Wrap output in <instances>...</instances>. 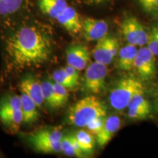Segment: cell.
<instances>
[{
    "instance_id": "obj_1",
    "label": "cell",
    "mask_w": 158,
    "mask_h": 158,
    "mask_svg": "<svg viewBox=\"0 0 158 158\" xmlns=\"http://www.w3.org/2000/svg\"><path fill=\"white\" fill-rule=\"evenodd\" d=\"M5 54L10 70L40 67L50 59L52 42L46 30L40 24H26L5 40Z\"/></svg>"
},
{
    "instance_id": "obj_2",
    "label": "cell",
    "mask_w": 158,
    "mask_h": 158,
    "mask_svg": "<svg viewBox=\"0 0 158 158\" xmlns=\"http://www.w3.org/2000/svg\"><path fill=\"white\" fill-rule=\"evenodd\" d=\"M106 114L107 110L103 103L96 97L88 96L81 99L70 108L68 120L71 124L84 127L94 118Z\"/></svg>"
},
{
    "instance_id": "obj_3",
    "label": "cell",
    "mask_w": 158,
    "mask_h": 158,
    "mask_svg": "<svg viewBox=\"0 0 158 158\" xmlns=\"http://www.w3.org/2000/svg\"><path fill=\"white\" fill-rule=\"evenodd\" d=\"M143 84L138 79L131 77L123 78L116 83L109 94L111 106L117 110H124L127 107L132 98L136 94L143 93Z\"/></svg>"
},
{
    "instance_id": "obj_4",
    "label": "cell",
    "mask_w": 158,
    "mask_h": 158,
    "mask_svg": "<svg viewBox=\"0 0 158 158\" xmlns=\"http://www.w3.org/2000/svg\"><path fill=\"white\" fill-rule=\"evenodd\" d=\"M107 74V65L98 62L90 64L86 68L84 76L86 90L92 94L101 93L105 89Z\"/></svg>"
},
{
    "instance_id": "obj_5",
    "label": "cell",
    "mask_w": 158,
    "mask_h": 158,
    "mask_svg": "<svg viewBox=\"0 0 158 158\" xmlns=\"http://www.w3.org/2000/svg\"><path fill=\"white\" fill-rule=\"evenodd\" d=\"M133 68L143 80H151L155 76V56L147 47L138 50Z\"/></svg>"
},
{
    "instance_id": "obj_6",
    "label": "cell",
    "mask_w": 158,
    "mask_h": 158,
    "mask_svg": "<svg viewBox=\"0 0 158 158\" xmlns=\"http://www.w3.org/2000/svg\"><path fill=\"white\" fill-rule=\"evenodd\" d=\"M68 64L81 71L87 68L90 62V53L87 47L83 45H71L66 51Z\"/></svg>"
},
{
    "instance_id": "obj_7",
    "label": "cell",
    "mask_w": 158,
    "mask_h": 158,
    "mask_svg": "<svg viewBox=\"0 0 158 158\" xmlns=\"http://www.w3.org/2000/svg\"><path fill=\"white\" fill-rule=\"evenodd\" d=\"M82 31L86 40H98L107 35L108 25L107 22L102 19L86 18L83 21Z\"/></svg>"
},
{
    "instance_id": "obj_8",
    "label": "cell",
    "mask_w": 158,
    "mask_h": 158,
    "mask_svg": "<svg viewBox=\"0 0 158 158\" xmlns=\"http://www.w3.org/2000/svg\"><path fill=\"white\" fill-rule=\"evenodd\" d=\"M56 20L59 24L62 25L71 34H78L82 31L83 22L80 19L78 12L71 6L68 5Z\"/></svg>"
},
{
    "instance_id": "obj_9",
    "label": "cell",
    "mask_w": 158,
    "mask_h": 158,
    "mask_svg": "<svg viewBox=\"0 0 158 158\" xmlns=\"http://www.w3.org/2000/svg\"><path fill=\"white\" fill-rule=\"evenodd\" d=\"M21 92L27 94L36 103L37 108H42L44 104V98L43 96L42 86L34 77L27 76L21 81L20 84Z\"/></svg>"
},
{
    "instance_id": "obj_10",
    "label": "cell",
    "mask_w": 158,
    "mask_h": 158,
    "mask_svg": "<svg viewBox=\"0 0 158 158\" xmlns=\"http://www.w3.org/2000/svg\"><path fill=\"white\" fill-rule=\"evenodd\" d=\"M121 127V120L116 116H110L106 118L101 131L96 135L97 143L99 147H104L110 141L114 135Z\"/></svg>"
},
{
    "instance_id": "obj_11",
    "label": "cell",
    "mask_w": 158,
    "mask_h": 158,
    "mask_svg": "<svg viewBox=\"0 0 158 158\" xmlns=\"http://www.w3.org/2000/svg\"><path fill=\"white\" fill-rule=\"evenodd\" d=\"M37 5L42 13L56 20L67 8L68 4L66 0H38Z\"/></svg>"
},
{
    "instance_id": "obj_12",
    "label": "cell",
    "mask_w": 158,
    "mask_h": 158,
    "mask_svg": "<svg viewBox=\"0 0 158 158\" xmlns=\"http://www.w3.org/2000/svg\"><path fill=\"white\" fill-rule=\"evenodd\" d=\"M97 41L98 42L93 49L94 60L105 65L109 64L114 59L110 51L109 36L106 35Z\"/></svg>"
},
{
    "instance_id": "obj_13",
    "label": "cell",
    "mask_w": 158,
    "mask_h": 158,
    "mask_svg": "<svg viewBox=\"0 0 158 158\" xmlns=\"http://www.w3.org/2000/svg\"><path fill=\"white\" fill-rule=\"evenodd\" d=\"M138 53L136 45L129 44L119 50L118 59V68L122 70H130L134 67V62Z\"/></svg>"
},
{
    "instance_id": "obj_14",
    "label": "cell",
    "mask_w": 158,
    "mask_h": 158,
    "mask_svg": "<svg viewBox=\"0 0 158 158\" xmlns=\"http://www.w3.org/2000/svg\"><path fill=\"white\" fill-rule=\"evenodd\" d=\"M0 119L2 124L11 132H17L23 122L21 109L14 110H1Z\"/></svg>"
},
{
    "instance_id": "obj_15",
    "label": "cell",
    "mask_w": 158,
    "mask_h": 158,
    "mask_svg": "<svg viewBox=\"0 0 158 158\" xmlns=\"http://www.w3.org/2000/svg\"><path fill=\"white\" fill-rule=\"evenodd\" d=\"M21 110L23 116V122L27 124H31L36 121L39 116L37 106L34 100L27 95V94L22 92L21 94Z\"/></svg>"
},
{
    "instance_id": "obj_16",
    "label": "cell",
    "mask_w": 158,
    "mask_h": 158,
    "mask_svg": "<svg viewBox=\"0 0 158 158\" xmlns=\"http://www.w3.org/2000/svg\"><path fill=\"white\" fill-rule=\"evenodd\" d=\"M138 19L133 16L127 17L122 21L121 28L128 43L137 45V22Z\"/></svg>"
},
{
    "instance_id": "obj_17",
    "label": "cell",
    "mask_w": 158,
    "mask_h": 158,
    "mask_svg": "<svg viewBox=\"0 0 158 158\" xmlns=\"http://www.w3.org/2000/svg\"><path fill=\"white\" fill-rule=\"evenodd\" d=\"M62 138V131L57 128H54L40 130L31 136L30 141L31 143L43 141H61Z\"/></svg>"
},
{
    "instance_id": "obj_18",
    "label": "cell",
    "mask_w": 158,
    "mask_h": 158,
    "mask_svg": "<svg viewBox=\"0 0 158 158\" xmlns=\"http://www.w3.org/2000/svg\"><path fill=\"white\" fill-rule=\"evenodd\" d=\"M74 135L76 138L79 146L84 153L89 154L92 152L94 147V143H95V140L90 132L79 130Z\"/></svg>"
},
{
    "instance_id": "obj_19",
    "label": "cell",
    "mask_w": 158,
    "mask_h": 158,
    "mask_svg": "<svg viewBox=\"0 0 158 158\" xmlns=\"http://www.w3.org/2000/svg\"><path fill=\"white\" fill-rule=\"evenodd\" d=\"M25 0H0V16L15 14L22 7Z\"/></svg>"
},
{
    "instance_id": "obj_20",
    "label": "cell",
    "mask_w": 158,
    "mask_h": 158,
    "mask_svg": "<svg viewBox=\"0 0 158 158\" xmlns=\"http://www.w3.org/2000/svg\"><path fill=\"white\" fill-rule=\"evenodd\" d=\"M62 141V140H61ZM56 141H43L33 143L35 149L43 153H59L62 152V142Z\"/></svg>"
},
{
    "instance_id": "obj_21",
    "label": "cell",
    "mask_w": 158,
    "mask_h": 158,
    "mask_svg": "<svg viewBox=\"0 0 158 158\" xmlns=\"http://www.w3.org/2000/svg\"><path fill=\"white\" fill-rule=\"evenodd\" d=\"M22 102L21 96L11 95L6 97L0 102V111L1 110H14L21 109Z\"/></svg>"
},
{
    "instance_id": "obj_22",
    "label": "cell",
    "mask_w": 158,
    "mask_h": 158,
    "mask_svg": "<svg viewBox=\"0 0 158 158\" xmlns=\"http://www.w3.org/2000/svg\"><path fill=\"white\" fill-rule=\"evenodd\" d=\"M53 78L55 82L62 85L67 89H73L77 86L64 69H59L54 71L53 73Z\"/></svg>"
},
{
    "instance_id": "obj_23",
    "label": "cell",
    "mask_w": 158,
    "mask_h": 158,
    "mask_svg": "<svg viewBox=\"0 0 158 158\" xmlns=\"http://www.w3.org/2000/svg\"><path fill=\"white\" fill-rule=\"evenodd\" d=\"M41 86H42L43 96L45 101L51 107L56 108L54 83L48 81H45L41 84Z\"/></svg>"
},
{
    "instance_id": "obj_24",
    "label": "cell",
    "mask_w": 158,
    "mask_h": 158,
    "mask_svg": "<svg viewBox=\"0 0 158 158\" xmlns=\"http://www.w3.org/2000/svg\"><path fill=\"white\" fill-rule=\"evenodd\" d=\"M55 102H56V108L62 107L67 103L68 100V92L67 88L58 83H54Z\"/></svg>"
},
{
    "instance_id": "obj_25",
    "label": "cell",
    "mask_w": 158,
    "mask_h": 158,
    "mask_svg": "<svg viewBox=\"0 0 158 158\" xmlns=\"http://www.w3.org/2000/svg\"><path fill=\"white\" fill-rule=\"evenodd\" d=\"M61 142H62V152L65 155L70 156V157H74L75 156V157H79L78 154L74 147L72 135H69L63 137Z\"/></svg>"
},
{
    "instance_id": "obj_26",
    "label": "cell",
    "mask_w": 158,
    "mask_h": 158,
    "mask_svg": "<svg viewBox=\"0 0 158 158\" xmlns=\"http://www.w3.org/2000/svg\"><path fill=\"white\" fill-rule=\"evenodd\" d=\"M128 108H143L151 110V106L149 101L143 97V93L136 94L132 98L127 106Z\"/></svg>"
},
{
    "instance_id": "obj_27",
    "label": "cell",
    "mask_w": 158,
    "mask_h": 158,
    "mask_svg": "<svg viewBox=\"0 0 158 158\" xmlns=\"http://www.w3.org/2000/svg\"><path fill=\"white\" fill-rule=\"evenodd\" d=\"M105 117L106 116L95 118L89 122L87 125L86 126L89 131L92 134H94V135H98L103 127L105 122H106V118Z\"/></svg>"
},
{
    "instance_id": "obj_28",
    "label": "cell",
    "mask_w": 158,
    "mask_h": 158,
    "mask_svg": "<svg viewBox=\"0 0 158 158\" xmlns=\"http://www.w3.org/2000/svg\"><path fill=\"white\" fill-rule=\"evenodd\" d=\"M151 110L143 109V108H129L128 116L133 119H144L147 118L150 114Z\"/></svg>"
},
{
    "instance_id": "obj_29",
    "label": "cell",
    "mask_w": 158,
    "mask_h": 158,
    "mask_svg": "<svg viewBox=\"0 0 158 158\" xmlns=\"http://www.w3.org/2000/svg\"><path fill=\"white\" fill-rule=\"evenodd\" d=\"M147 44L148 45L147 48L149 49L150 51L155 56H158V40L152 31H150L148 35Z\"/></svg>"
},
{
    "instance_id": "obj_30",
    "label": "cell",
    "mask_w": 158,
    "mask_h": 158,
    "mask_svg": "<svg viewBox=\"0 0 158 158\" xmlns=\"http://www.w3.org/2000/svg\"><path fill=\"white\" fill-rule=\"evenodd\" d=\"M140 5L147 12H152L158 8V0H138Z\"/></svg>"
},
{
    "instance_id": "obj_31",
    "label": "cell",
    "mask_w": 158,
    "mask_h": 158,
    "mask_svg": "<svg viewBox=\"0 0 158 158\" xmlns=\"http://www.w3.org/2000/svg\"><path fill=\"white\" fill-rule=\"evenodd\" d=\"M64 69L67 72V73L70 76L71 78H72V80L73 81L75 84H76V86H78L79 84V70L73 68V67L70 66V65H68V66Z\"/></svg>"
},
{
    "instance_id": "obj_32",
    "label": "cell",
    "mask_w": 158,
    "mask_h": 158,
    "mask_svg": "<svg viewBox=\"0 0 158 158\" xmlns=\"http://www.w3.org/2000/svg\"><path fill=\"white\" fill-rule=\"evenodd\" d=\"M83 1L87 4H90V5H99V4L106 2L109 0H83Z\"/></svg>"
},
{
    "instance_id": "obj_33",
    "label": "cell",
    "mask_w": 158,
    "mask_h": 158,
    "mask_svg": "<svg viewBox=\"0 0 158 158\" xmlns=\"http://www.w3.org/2000/svg\"><path fill=\"white\" fill-rule=\"evenodd\" d=\"M151 31H152V32L154 33V35H155V37H157V39L158 40V25H156V26H154V27H152Z\"/></svg>"
}]
</instances>
